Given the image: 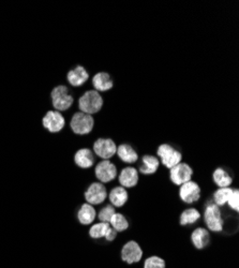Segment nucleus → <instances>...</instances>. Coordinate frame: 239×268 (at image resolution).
<instances>
[{
  "label": "nucleus",
  "instance_id": "obj_15",
  "mask_svg": "<svg viewBox=\"0 0 239 268\" xmlns=\"http://www.w3.org/2000/svg\"><path fill=\"white\" fill-rule=\"evenodd\" d=\"M74 161L76 166L82 169H89L94 164V156L92 151L88 148H83L76 151L74 156Z\"/></svg>",
  "mask_w": 239,
  "mask_h": 268
},
{
  "label": "nucleus",
  "instance_id": "obj_3",
  "mask_svg": "<svg viewBox=\"0 0 239 268\" xmlns=\"http://www.w3.org/2000/svg\"><path fill=\"white\" fill-rule=\"evenodd\" d=\"M52 102L54 108L58 111H67L73 104L72 96L69 95V89L66 86H57L52 91Z\"/></svg>",
  "mask_w": 239,
  "mask_h": 268
},
{
  "label": "nucleus",
  "instance_id": "obj_4",
  "mask_svg": "<svg viewBox=\"0 0 239 268\" xmlns=\"http://www.w3.org/2000/svg\"><path fill=\"white\" fill-rule=\"evenodd\" d=\"M157 154L162 162V164L167 169H172L173 167L177 166L178 163L182 162L183 156L178 150L173 148L172 146L167 144H162L159 146Z\"/></svg>",
  "mask_w": 239,
  "mask_h": 268
},
{
  "label": "nucleus",
  "instance_id": "obj_24",
  "mask_svg": "<svg viewBox=\"0 0 239 268\" xmlns=\"http://www.w3.org/2000/svg\"><path fill=\"white\" fill-rule=\"evenodd\" d=\"M232 192L233 189L231 188H220L213 194L214 203H216L217 206H224L225 204H228V201L230 199Z\"/></svg>",
  "mask_w": 239,
  "mask_h": 268
},
{
  "label": "nucleus",
  "instance_id": "obj_27",
  "mask_svg": "<svg viewBox=\"0 0 239 268\" xmlns=\"http://www.w3.org/2000/svg\"><path fill=\"white\" fill-rule=\"evenodd\" d=\"M116 214V211L113 205H107L104 208H102V211L99 213V220L101 222L104 223H110V221L112 217Z\"/></svg>",
  "mask_w": 239,
  "mask_h": 268
},
{
  "label": "nucleus",
  "instance_id": "obj_23",
  "mask_svg": "<svg viewBox=\"0 0 239 268\" xmlns=\"http://www.w3.org/2000/svg\"><path fill=\"white\" fill-rule=\"evenodd\" d=\"M201 218V214L195 208H189L185 211L181 216V222L182 225H188V224H193L196 221H198Z\"/></svg>",
  "mask_w": 239,
  "mask_h": 268
},
{
  "label": "nucleus",
  "instance_id": "obj_11",
  "mask_svg": "<svg viewBox=\"0 0 239 268\" xmlns=\"http://www.w3.org/2000/svg\"><path fill=\"white\" fill-rule=\"evenodd\" d=\"M179 196H181V199L187 204L198 201L201 197L200 185L196 182L191 180L182 184L181 190H179Z\"/></svg>",
  "mask_w": 239,
  "mask_h": 268
},
{
  "label": "nucleus",
  "instance_id": "obj_9",
  "mask_svg": "<svg viewBox=\"0 0 239 268\" xmlns=\"http://www.w3.org/2000/svg\"><path fill=\"white\" fill-rule=\"evenodd\" d=\"M42 123L45 129H47L50 132L56 133V132H61L64 129L66 120L62 113H59L57 111H50L47 112L43 117Z\"/></svg>",
  "mask_w": 239,
  "mask_h": 268
},
{
  "label": "nucleus",
  "instance_id": "obj_28",
  "mask_svg": "<svg viewBox=\"0 0 239 268\" xmlns=\"http://www.w3.org/2000/svg\"><path fill=\"white\" fill-rule=\"evenodd\" d=\"M144 268H165V262L159 256H150L145 261Z\"/></svg>",
  "mask_w": 239,
  "mask_h": 268
},
{
  "label": "nucleus",
  "instance_id": "obj_16",
  "mask_svg": "<svg viewBox=\"0 0 239 268\" xmlns=\"http://www.w3.org/2000/svg\"><path fill=\"white\" fill-rule=\"evenodd\" d=\"M191 240H192L194 247L196 249H204L208 246V243L210 241V236L209 233L206 229L198 228L193 231L192 235H191Z\"/></svg>",
  "mask_w": 239,
  "mask_h": 268
},
{
  "label": "nucleus",
  "instance_id": "obj_5",
  "mask_svg": "<svg viewBox=\"0 0 239 268\" xmlns=\"http://www.w3.org/2000/svg\"><path fill=\"white\" fill-rule=\"evenodd\" d=\"M205 223L207 228L212 232H221L223 230V219L221 216L220 208L216 204L209 205L204 213Z\"/></svg>",
  "mask_w": 239,
  "mask_h": 268
},
{
  "label": "nucleus",
  "instance_id": "obj_1",
  "mask_svg": "<svg viewBox=\"0 0 239 268\" xmlns=\"http://www.w3.org/2000/svg\"><path fill=\"white\" fill-rule=\"evenodd\" d=\"M103 107V98L97 90H88L78 100V108L82 113L88 115L97 114Z\"/></svg>",
  "mask_w": 239,
  "mask_h": 268
},
{
  "label": "nucleus",
  "instance_id": "obj_29",
  "mask_svg": "<svg viewBox=\"0 0 239 268\" xmlns=\"http://www.w3.org/2000/svg\"><path fill=\"white\" fill-rule=\"evenodd\" d=\"M228 204L232 209H234L235 212L239 211V191L237 189L233 190L230 199L228 201Z\"/></svg>",
  "mask_w": 239,
  "mask_h": 268
},
{
  "label": "nucleus",
  "instance_id": "obj_8",
  "mask_svg": "<svg viewBox=\"0 0 239 268\" xmlns=\"http://www.w3.org/2000/svg\"><path fill=\"white\" fill-rule=\"evenodd\" d=\"M94 173L95 177L100 180L101 183H106L115 179L117 176V169L109 160H103L95 167Z\"/></svg>",
  "mask_w": 239,
  "mask_h": 268
},
{
  "label": "nucleus",
  "instance_id": "obj_6",
  "mask_svg": "<svg viewBox=\"0 0 239 268\" xmlns=\"http://www.w3.org/2000/svg\"><path fill=\"white\" fill-rule=\"evenodd\" d=\"M193 175V171L187 163H178L177 166L173 167L170 170V177L173 183L177 185H182L191 180V177Z\"/></svg>",
  "mask_w": 239,
  "mask_h": 268
},
{
  "label": "nucleus",
  "instance_id": "obj_7",
  "mask_svg": "<svg viewBox=\"0 0 239 268\" xmlns=\"http://www.w3.org/2000/svg\"><path fill=\"white\" fill-rule=\"evenodd\" d=\"M93 151L103 160H109L116 154L117 146L111 138H99L93 144Z\"/></svg>",
  "mask_w": 239,
  "mask_h": 268
},
{
  "label": "nucleus",
  "instance_id": "obj_25",
  "mask_svg": "<svg viewBox=\"0 0 239 268\" xmlns=\"http://www.w3.org/2000/svg\"><path fill=\"white\" fill-rule=\"evenodd\" d=\"M110 225L116 232H124L129 228V222L127 221V219L125 218V216H123L122 214L116 213L110 221Z\"/></svg>",
  "mask_w": 239,
  "mask_h": 268
},
{
  "label": "nucleus",
  "instance_id": "obj_18",
  "mask_svg": "<svg viewBox=\"0 0 239 268\" xmlns=\"http://www.w3.org/2000/svg\"><path fill=\"white\" fill-rule=\"evenodd\" d=\"M95 216H97L95 209L92 207V205H90L88 203L83 204L77 214L78 221L84 225H88V224L92 223L95 219Z\"/></svg>",
  "mask_w": 239,
  "mask_h": 268
},
{
  "label": "nucleus",
  "instance_id": "obj_2",
  "mask_svg": "<svg viewBox=\"0 0 239 268\" xmlns=\"http://www.w3.org/2000/svg\"><path fill=\"white\" fill-rule=\"evenodd\" d=\"M93 126H94V119L92 116L82 112L74 114L70 122L71 129H72V131L75 134L78 135H84L91 132V130L93 129Z\"/></svg>",
  "mask_w": 239,
  "mask_h": 268
},
{
  "label": "nucleus",
  "instance_id": "obj_26",
  "mask_svg": "<svg viewBox=\"0 0 239 268\" xmlns=\"http://www.w3.org/2000/svg\"><path fill=\"white\" fill-rule=\"evenodd\" d=\"M110 226H111L110 223H104V222L94 224L89 230V235L91 238H94V239L105 237L106 232H107V230H109Z\"/></svg>",
  "mask_w": 239,
  "mask_h": 268
},
{
  "label": "nucleus",
  "instance_id": "obj_12",
  "mask_svg": "<svg viewBox=\"0 0 239 268\" xmlns=\"http://www.w3.org/2000/svg\"><path fill=\"white\" fill-rule=\"evenodd\" d=\"M143 251L140 244L135 241L127 242L122 250V259L128 264H133L141 261Z\"/></svg>",
  "mask_w": 239,
  "mask_h": 268
},
{
  "label": "nucleus",
  "instance_id": "obj_17",
  "mask_svg": "<svg viewBox=\"0 0 239 268\" xmlns=\"http://www.w3.org/2000/svg\"><path fill=\"white\" fill-rule=\"evenodd\" d=\"M92 85L98 92L107 91L113 88V80L111 76L105 72H99L92 78Z\"/></svg>",
  "mask_w": 239,
  "mask_h": 268
},
{
  "label": "nucleus",
  "instance_id": "obj_19",
  "mask_svg": "<svg viewBox=\"0 0 239 268\" xmlns=\"http://www.w3.org/2000/svg\"><path fill=\"white\" fill-rule=\"evenodd\" d=\"M116 153L118 154V157L121 158V160L126 163H134L138 159L136 151L128 144H123L119 146Z\"/></svg>",
  "mask_w": 239,
  "mask_h": 268
},
{
  "label": "nucleus",
  "instance_id": "obj_10",
  "mask_svg": "<svg viewBox=\"0 0 239 268\" xmlns=\"http://www.w3.org/2000/svg\"><path fill=\"white\" fill-rule=\"evenodd\" d=\"M107 192L104 184L101 182H93L85 192V199L90 205H98L106 200Z\"/></svg>",
  "mask_w": 239,
  "mask_h": 268
},
{
  "label": "nucleus",
  "instance_id": "obj_21",
  "mask_svg": "<svg viewBox=\"0 0 239 268\" xmlns=\"http://www.w3.org/2000/svg\"><path fill=\"white\" fill-rule=\"evenodd\" d=\"M159 159L153 156H144L143 157L142 167L140 168V172L144 175H149L156 173L159 168Z\"/></svg>",
  "mask_w": 239,
  "mask_h": 268
},
{
  "label": "nucleus",
  "instance_id": "obj_30",
  "mask_svg": "<svg viewBox=\"0 0 239 268\" xmlns=\"http://www.w3.org/2000/svg\"><path fill=\"white\" fill-rule=\"evenodd\" d=\"M116 236H117V232L112 226H110L109 230H107V232H106V234H105L106 240L107 241H113L116 238Z\"/></svg>",
  "mask_w": 239,
  "mask_h": 268
},
{
  "label": "nucleus",
  "instance_id": "obj_13",
  "mask_svg": "<svg viewBox=\"0 0 239 268\" xmlns=\"http://www.w3.org/2000/svg\"><path fill=\"white\" fill-rule=\"evenodd\" d=\"M119 182L124 188L135 187L138 182V172L134 168H126L119 174Z\"/></svg>",
  "mask_w": 239,
  "mask_h": 268
},
{
  "label": "nucleus",
  "instance_id": "obj_14",
  "mask_svg": "<svg viewBox=\"0 0 239 268\" xmlns=\"http://www.w3.org/2000/svg\"><path fill=\"white\" fill-rule=\"evenodd\" d=\"M88 77L89 75L87 71L85 68H83L82 66H77L75 69L71 70L68 73V81L74 87H78L83 84H85L88 80Z\"/></svg>",
  "mask_w": 239,
  "mask_h": 268
},
{
  "label": "nucleus",
  "instance_id": "obj_20",
  "mask_svg": "<svg viewBox=\"0 0 239 268\" xmlns=\"http://www.w3.org/2000/svg\"><path fill=\"white\" fill-rule=\"evenodd\" d=\"M129 199L127 190L124 187H116L110 193V201L115 207H123Z\"/></svg>",
  "mask_w": 239,
  "mask_h": 268
},
{
  "label": "nucleus",
  "instance_id": "obj_22",
  "mask_svg": "<svg viewBox=\"0 0 239 268\" xmlns=\"http://www.w3.org/2000/svg\"><path fill=\"white\" fill-rule=\"evenodd\" d=\"M213 181L216 182L219 188H229L233 182L232 177L228 174V172L224 171L223 169L219 168L213 172Z\"/></svg>",
  "mask_w": 239,
  "mask_h": 268
}]
</instances>
